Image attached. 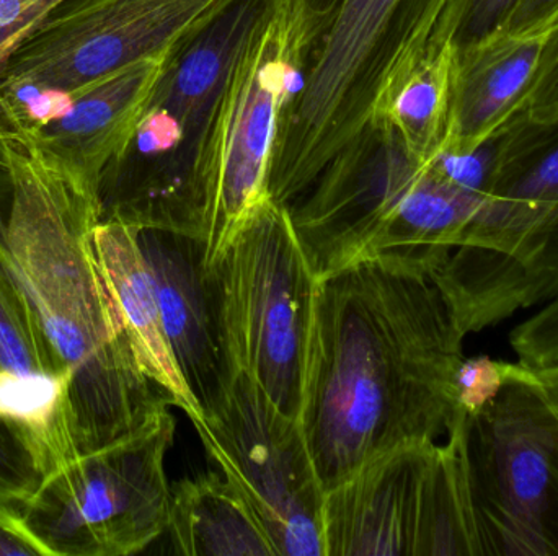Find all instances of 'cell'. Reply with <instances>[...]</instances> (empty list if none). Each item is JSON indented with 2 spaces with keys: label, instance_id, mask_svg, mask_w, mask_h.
Wrapping results in <instances>:
<instances>
[{
  "label": "cell",
  "instance_id": "obj_1",
  "mask_svg": "<svg viewBox=\"0 0 558 556\" xmlns=\"http://www.w3.org/2000/svg\"><path fill=\"white\" fill-rule=\"evenodd\" d=\"M435 271L386 255L317 280L299 423L325 495L454 423L465 335Z\"/></svg>",
  "mask_w": 558,
  "mask_h": 556
},
{
  "label": "cell",
  "instance_id": "obj_2",
  "mask_svg": "<svg viewBox=\"0 0 558 556\" xmlns=\"http://www.w3.org/2000/svg\"><path fill=\"white\" fill-rule=\"evenodd\" d=\"M10 178L7 257L71 378L78 454L131 436L172 407L141 368L94 247L98 196L35 140L0 144Z\"/></svg>",
  "mask_w": 558,
  "mask_h": 556
},
{
  "label": "cell",
  "instance_id": "obj_3",
  "mask_svg": "<svg viewBox=\"0 0 558 556\" xmlns=\"http://www.w3.org/2000/svg\"><path fill=\"white\" fill-rule=\"evenodd\" d=\"M314 42L279 121L271 198L291 206L366 139L371 108L428 58V0H301Z\"/></svg>",
  "mask_w": 558,
  "mask_h": 556
},
{
  "label": "cell",
  "instance_id": "obj_4",
  "mask_svg": "<svg viewBox=\"0 0 558 556\" xmlns=\"http://www.w3.org/2000/svg\"><path fill=\"white\" fill-rule=\"evenodd\" d=\"M314 33L301 0H255L189 159V189L215 263L267 202L279 121Z\"/></svg>",
  "mask_w": 558,
  "mask_h": 556
},
{
  "label": "cell",
  "instance_id": "obj_5",
  "mask_svg": "<svg viewBox=\"0 0 558 556\" xmlns=\"http://www.w3.org/2000/svg\"><path fill=\"white\" fill-rule=\"evenodd\" d=\"M448 434L484 556H558V413L533 369L513 362L498 394L458 411Z\"/></svg>",
  "mask_w": 558,
  "mask_h": 556
},
{
  "label": "cell",
  "instance_id": "obj_6",
  "mask_svg": "<svg viewBox=\"0 0 558 556\" xmlns=\"http://www.w3.org/2000/svg\"><path fill=\"white\" fill-rule=\"evenodd\" d=\"M209 267L235 371L299 420L317 276L288 206H262Z\"/></svg>",
  "mask_w": 558,
  "mask_h": 556
},
{
  "label": "cell",
  "instance_id": "obj_7",
  "mask_svg": "<svg viewBox=\"0 0 558 556\" xmlns=\"http://www.w3.org/2000/svg\"><path fill=\"white\" fill-rule=\"evenodd\" d=\"M175 436L169 410L147 427L49 473L20 518L48 556H126L169 528L166 457Z\"/></svg>",
  "mask_w": 558,
  "mask_h": 556
},
{
  "label": "cell",
  "instance_id": "obj_8",
  "mask_svg": "<svg viewBox=\"0 0 558 556\" xmlns=\"http://www.w3.org/2000/svg\"><path fill=\"white\" fill-rule=\"evenodd\" d=\"M241 0H69L7 59L0 88L77 97L141 59L183 51Z\"/></svg>",
  "mask_w": 558,
  "mask_h": 556
},
{
  "label": "cell",
  "instance_id": "obj_9",
  "mask_svg": "<svg viewBox=\"0 0 558 556\" xmlns=\"http://www.w3.org/2000/svg\"><path fill=\"white\" fill-rule=\"evenodd\" d=\"M209 459L254 509L277 556H325V493L298 418L238 372L218 408L192 420Z\"/></svg>",
  "mask_w": 558,
  "mask_h": 556
},
{
  "label": "cell",
  "instance_id": "obj_10",
  "mask_svg": "<svg viewBox=\"0 0 558 556\" xmlns=\"http://www.w3.org/2000/svg\"><path fill=\"white\" fill-rule=\"evenodd\" d=\"M465 336L558 297V202L492 195L435 271Z\"/></svg>",
  "mask_w": 558,
  "mask_h": 556
},
{
  "label": "cell",
  "instance_id": "obj_11",
  "mask_svg": "<svg viewBox=\"0 0 558 556\" xmlns=\"http://www.w3.org/2000/svg\"><path fill=\"white\" fill-rule=\"evenodd\" d=\"M10 178L0 160V421L16 434L43 479L78 456L71 378L7 257Z\"/></svg>",
  "mask_w": 558,
  "mask_h": 556
},
{
  "label": "cell",
  "instance_id": "obj_12",
  "mask_svg": "<svg viewBox=\"0 0 558 556\" xmlns=\"http://www.w3.org/2000/svg\"><path fill=\"white\" fill-rule=\"evenodd\" d=\"M441 444L397 447L325 495V556H429Z\"/></svg>",
  "mask_w": 558,
  "mask_h": 556
},
{
  "label": "cell",
  "instance_id": "obj_13",
  "mask_svg": "<svg viewBox=\"0 0 558 556\" xmlns=\"http://www.w3.org/2000/svg\"><path fill=\"white\" fill-rule=\"evenodd\" d=\"M140 242L156 281L167 342L205 417L225 400L238 374L205 242L163 231H140Z\"/></svg>",
  "mask_w": 558,
  "mask_h": 556
},
{
  "label": "cell",
  "instance_id": "obj_14",
  "mask_svg": "<svg viewBox=\"0 0 558 556\" xmlns=\"http://www.w3.org/2000/svg\"><path fill=\"white\" fill-rule=\"evenodd\" d=\"M180 52L141 59L71 98L59 116L36 123V146L98 196L104 176L130 152L137 127Z\"/></svg>",
  "mask_w": 558,
  "mask_h": 556
},
{
  "label": "cell",
  "instance_id": "obj_15",
  "mask_svg": "<svg viewBox=\"0 0 558 556\" xmlns=\"http://www.w3.org/2000/svg\"><path fill=\"white\" fill-rule=\"evenodd\" d=\"M544 45L546 35H498L456 52L448 134L441 152L475 149L523 110Z\"/></svg>",
  "mask_w": 558,
  "mask_h": 556
},
{
  "label": "cell",
  "instance_id": "obj_16",
  "mask_svg": "<svg viewBox=\"0 0 558 556\" xmlns=\"http://www.w3.org/2000/svg\"><path fill=\"white\" fill-rule=\"evenodd\" d=\"M94 247L141 368L162 388L172 407L185 411L190 420L202 417L167 342L156 281L141 248L140 231L120 222H98Z\"/></svg>",
  "mask_w": 558,
  "mask_h": 556
},
{
  "label": "cell",
  "instance_id": "obj_17",
  "mask_svg": "<svg viewBox=\"0 0 558 556\" xmlns=\"http://www.w3.org/2000/svg\"><path fill=\"white\" fill-rule=\"evenodd\" d=\"M167 532L180 555L277 556L254 509L221 470L172 486Z\"/></svg>",
  "mask_w": 558,
  "mask_h": 556
},
{
  "label": "cell",
  "instance_id": "obj_18",
  "mask_svg": "<svg viewBox=\"0 0 558 556\" xmlns=\"http://www.w3.org/2000/svg\"><path fill=\"white\" fill-rule=\"evenodd\" d=\"M492 195L558 202V126H546L498 173Z\"/></svg>",
  "mask_w": 558,
  "mask_h": 556
},
{
  "label": "cell",
  "instance_id": "obj_19",
  "mask_svg": "<svg viewBox=\"0 0 558 556\" xmlns=\"http://www.w3.org/2000/svg\"><path fill=\"white\" fill-rule=\"evenodd\" d=\"M43 475L16 434L0 421V505L20 512Z\"/></svg>",
  "mask_w": 558,
  "mask_h": 556
},
{
  "label": "cell",
  "instance_id": "obj_20",
  "mask_svg": "<svg viewBox=\"0 0 558 556\" xmlns=\"http://www.w3.org/2000/svg\"><path fill=\"white\" fill-rule=\"evenodd\" d=\"M518 362L530 369L558 368V297L510 335Z\"/></svg>",
  "mask_w": 558,
  "mask_h": 556
},
{
  "label": "cell",
  "instance_id": "obj_21",
  "mask_svg": "<svg viewBox=\"0 0 558 556\" xmlns=\"http://www.w3.org/2000/svg\"><path fill=\"white\" fill-rule=\"evenodd\" d=\"M513 362L495 361L488 356L464 358L456 374L458 411H472L487 404L500 391Z\"/></svg>",
  "mask_w": 558,
  "mask_h": 556
},
{
  "label": "cell",
  "instance_id": "obj_22",
  "mask_svg": "<svg viewBox=\"0 0 558 556\" xmlns=\"http://www.w3.org/2000/svg\"><path fill=\"white\" fill-rule=\"evenodd\" d=\"M518 3L520 0H469L452 41L454 51H464L501 35Z\"/></svg>",
  "mask_w": 558,
  "mask_h": 556
},
{
  "label": "cell",
  "instance_id": "obj_23",
  "mask_svg": "<svg viewBox=\"0 0 558 556\" xmlns=\"http://www.w3.org/2000/svg\"><path fill=\"white\" fill-rule=\"evenodd\" d=\"M524 108L534 123L558 126V25L546 35L543 58Z\"/></svg>",
  "mask_w": 558,
  "mask_h": 556
},
{
  "label": "cell",
  "instance_id": "obj_24",
  "mask_svg": "<svg viewBox=\"0 0 558 556\" xmlns=\"http://www.w3.org/2000/svg\"><path fill=\"white\" fill-rule=\"evenodd\" d=\"M65 2L69 0H0V42L7 55Z\"/></svg>",
  "mask_w": 558,
  "mask_h": 556
},
{
  "label": "cell",
  "instance_id": "obj_25",
  "mask_svg": "<svg viewBox=\"0 0 558 556\" xmlns=\"http://www.w3.org/2000/svg\"><path fill=\"white\" fill-rule=\"evenodd\" d=\"M558 25V0H520L501 35L514 38L547 35Z\"/></svg>",
  "mask_w": 558,
  "mask_h": 556
},
{
  "label": "cell",
  "instance_id": "obj_26",
  "mask_svg": "<svg viewBox=\"0 0 558 556\" xmlns=\"http://www.w3.org/2000/svg\"><path fill=\"white\" fill-rule=\"evenodd\" d=\"M0 556H48L29 534L20 512L0 505Z\"/></svg>",
  "mask_w": 558,
  "mask_h": 556
},
{
  "label": "cell",
  "instance_id": "obj_27",
  "mask_svg": "<svg viewBox=\"0 0 558 556\" xmlns=\"http://www.w3.org/2000/svg\"><path fill=\"white\" fill-rule=\"evenodd\" d=\"M7 58L9 55L0 42V74H2ZM35 126L36 123L26 113L25 107L0 88V144L5 140L25 143V140L32 139ZM0 159H2V153H0Z\"/></svg>",
  "mask_w": 558,
  "mask_h": 556
},
{
  "label": "cell",
  "instance_id": "obj_28",
  "mask_svg": "<svg viewBox=\"0 0 558 556\" xmlns=\"http://www.w3.org/2000/svg\"><path fill=\"white\" fill-rule=\"evenodd\" d=\"M534 375L539 381L544 394L549 398L553 407L556 408L558 413V368L550 369H533Z\"/></svg>",
  "mask_w": 558,
  "mask_h": 556
}]
</instances>
